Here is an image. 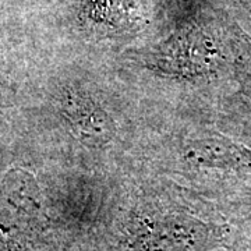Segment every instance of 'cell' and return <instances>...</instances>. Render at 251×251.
<instances>
[{
    "mask_svg": "<svg viewBox=\"0 0 251 251\" xmlns=\"http://www.w3.org/2000/svg\"><path fill=\"white\" fill-rule=\"evenodd\" d=\"M236 222L204 221L176 205L141 200L117 218L113 242L119 251L232 250Z\"/></svg>",
    "mask_w": 251,
    "mask_h": 251,
    "instance_id": "1",
    "label": "cell"
},
{
    "mask_svg": "<svg viewBox=\"0 0 251 251\" xmlns=\"http://www.w3.org/2000/svg\"><path fill=\"white\" fill-rule=\"evenodd\" d=\"M180 165L205 176L225 200L232 218L251 212V147L218 130L194 133L180 141Z\"/></svg>",
    "mask_w": 251,
    "mask_h": 251,
    "instance_id": "2",
    "label": "cell"
},
{
    "mask_svg": "<svg viewBox=\"0 0 251 251\" xmlns=\"http://www.w3.org/2000/svg\"><path fill=\"white\" fill-rule=\"evenodd\" d=\"M234 62V42L226 45L215 34L188 28L143 56L156 78L177 84L224 87L227 90Z\"/></svg>",
    "mask_w": 251,
    "mask_h": 251,
    "instance_id": "3",
    "label": "cell"
},
{
    "mask_svg": "<svg viewBox=\"0 0 251 251\" xmlns=\"http://www.w3.org/2000/svg\"><path fill=\"white\" fill-rule=\"evenodd\" d=\"M63 233L31 176L9 173L0 184V251H62Z\"/></svg>",
    "mask_w": 251,
    "mask_h": 251,
    "instance_id": "4",
    "label": "cell"
},
{
    "mask_svg": "<svg viewBox=\"0 0 251 251\" xmlns=\"http://www.w3.org/2000/svg\"><path fill=\"white\" fill-rule=\"evenodd\" d=\"M59 109L77 141L90 151H105L117 137L116 120L91 85L72 82L63 87Z\"/></svg>",
    "mask_w": 251,
    "mask_h": 251,
    "instance_id": "5",
    "label": "cell"
},
{
    "mask_svg": "<svg viewBox=\"0 0 251 251\" xmlns=\"http://www.w3.org/2000/svg\"><path fill=\"white\" fill-rule=\"evenodd\" d=\"M221 112L226 134L251 147V44L246 39L234 41L232 80Z\"/></svg>",
    "mask_w": 251,
    "mask_h": 251,
    "instance_id": "6",
    "label": "cell"
},
{
    "mask_svg": "<svg viewBox=\"0 0 251 251\" xmlns=\"http://www.w3.org/2000/svg\"><path fill=\"white\" fill-rule=\"evenodd\" d=\"M230 251H251V212L236 222V233Z\"/></svg>",
    "mask_w": 251,
    "mask_h": 251,
    "instance_id": "7",
    "label": "cell"
},
{
    "mask_svg": "<svg viewBox=\"0 0 251 251\" xmlns=\"http://www.w3.org/2000/svg\"><path fill=\"white\" fill-rule=\"evenodd\" d=\"M91 251H92V250H91Z\"/></svg>",
    "mask_w": 251,
    "mask_h": 251,
    "instance_id": "8",
    "label": "cell"
}]
</instances>
